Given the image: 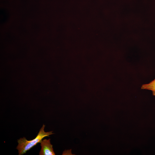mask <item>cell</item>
<instances>
[{"mask_svg": "<svg viewBox=\"0 0 155 155\" xmlns=\"http://www.w3.org/2000/svg\"><path fill=\"white\" fill-rule=\"evenodd\" d=\"M45 127V125L43 124L36 137L32 140H28L25 137L18 140V145L16 149L18 150L19 155L26 153L38 143H40L44 137H49L50 135L54 134L52 131L45 132L44 131Z\"/></svg>", "mask_w": 155, "mask_h": 155, "instance_id": "obj_1", "label": "cell"}, {"mask_svg": "<svg viewBox=\"0 0 155 155\" xmlns=\"http://www.w3.org/2000/svg\"><path fill=\"white\" fill-rule=\"evenodd\" d=\"M41 149L39 153L40 155H55L53 145L50 143V139H44L41 141Z\"/></svg>", "mask_w": 155, "mask_h": 155, "instance_id": "obj_2", "label": "cell"}, {"mask_svg": "<svg viewBox=\"0 0 155 155\" xmlns=\"http://www.w3.org/2000/svg\"><path fill=\"white\" fill-rule=\"evenodd\" d=\"M141 89L151 90L153 95L155 96V79L148 84L142 85Z\"/></svg>", "mask_w": 155, "mask_h": 155, "instance_id": "obj_3", "label": "cell"}]
</instances>
